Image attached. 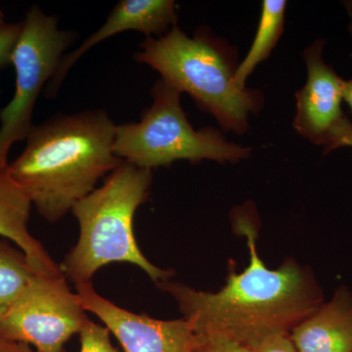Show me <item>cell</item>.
Returning a JSON list of instances; mask_svg holds the SVG:
<instances>
[{
    "mask_svg": "<svg viewBox=\"0 0 352 352\" xmlns=\"http://www.w3.org/2000/svg\"><path fill=\"white\" fill-rule=\"evenodd\" d=\"M89 321L64 273L36 274L0 319V336L25 342L39 352H66L65 344Z\"/></svg>",
    "mask_w": 352,
    "mask_h": 352,
    "instance_id": "7",
    "label": "cell"
},
{
    "mask_svg": "<svg viewBox=\"0 0 352 352\" xmlns=\"http://www.w3.org/2000/svg\"><path fill=\"white\" fill-rule=\"evenodd\" d=\"M177 23L175 2L173 0H122L118 2L109 14L107 20L76 50L65 54L51 78L45 95L52 98L61 87L65 78L88 50L112 38L115 34L127 31L142 32L146 38H161L175 27Z\"/></svg>",
    "mask_w": 352,
    "mask_h": 352,
    "instance_id": "10",
    "label": "cell"
},
{
    "mask_svg": "<svg viewBox=\"0 0 352 352\" xmlns=\"http://www.w3.org/2000/svg\"><path fill=\"white\" fill-rule=\"evenodd\" d=\"M6 25V21H4V14L0 10V29L4 27Z\"/></svg>",
    "mask_w": 352,
    "mask_h": 352,
    "instance_id": "23",
    "label": "cell"
},
{
    "mask_svg": "<svg viewBox=\"0 0 352 352\" xmlns=\"http://www.w3.org/2000/svg\"><path fill=\"white\" fill-rule=\"evenodd\" d=\"M78 335L80 342V352H119L113 346L110 339V331L105 326L89 320Z\"/></svg>",
    "mask_w": 352,
    "mask_h": 352,
    "instance_id": "15",
    "label": "cell"
},
{
    "mask_svg": "<svg viewBox=\"0 0 352 352\" xmlns=\"http://www.w3.org/2000/svg\"><path fill=\"white\" fill-rule=\"evenodd\" d=\"M323 146L324 155L330 154L340 147H352V122L346 115L331 129Z\"/></svg>",
    "mask_w": 352,
    "mask_h": 352,
    "instance_id": "17",
    "label": "cell"
},
{
    "mask_svg": "<svg viewBox=\"0 0 352 352\" xmlns=\"http://www.w3.org/2000/svg\"><path fill=\"white\" fill-rule=\"evenodd\" d=\"M134 59L151 67L180 94H189L223 131L244 134L250 115L263 108L261 91L235 82L237 51L208 29L188 36L175 25L161 38L143 41Z\"/></svg>",
    "mask_w": 352,
    "mask_h": 352,
    "instance_id": "3",
    "label": "cell"
},
{
    "mask_svg": "<svg viewBox=\"0 0 352 352\" xmlns=\"http://www.w3.org/2000/svg\"><path fill=\"white\" fill-rule=\"evenodd\" d=\"M75 286L85 311L100 319L124 352H192L195 333L186 319L159 320L133 314L99 295L92 282Z\"/></svg>",
    "mask_w": 352,
    "mask_h": 352,
    "instance_id": "8",
    "label": "cell"
},
{
    "mask_svg": "<svg viewBox=\"0 0 352 352\" xmlns=\"http://www.w3.org/2000/svg\"><path fill=\"white\" fill-rule=\"evenodd\" d=\"M0 352H39L25 342L6 339L0 336Z\"/></svg>",
    "mask_w": 352,
    "mask_h": 352,
    "instance_id": "20",
    "label": "cell"
},
{
    "mask_svg": "<svg viewBox=\"0 0 352 352\" xmlns=\"http://www.w3.org/2000/svg\"><path fill=\"white\" fill-rule=\"evenodd\" d=\"M247 238L250 263L242 273H229L217 293L197 291L170 280L157 286L173 296L194 333L221 336L250 347L277 333H289L324 303L314 275L295 261L276 270L261 261L256 230L249 220L236 221Z\"/></svg>",
    "mask_w": 352,
    "mask_h": 352,
    "instance_id": "1",
    "label": "cell"
},
{
    "mask_svg": "<svg viewBox=\"0 0 352 352\" xmlns=\"http://www.w3.org/2000/svg\"><path fill=\"white\" fill-rule=\"evenodd\" d=\"M116 126L98 109L55 116L32 126L9 171L44 219H63L122 164L113 150Z\"/></svg>",
    "mask_w": 352,
    "mask_h": 352,
    "instance_id": "2",
    "label": "cell"
},
{
    "mask_svg": "<svg viewBox=\"0 0 352 352\" xmlns=\"http://www.w3.org/2000/svg\"><path fill=\"white\" fill-rule=\"evenodd\" d=\"M152 178L151 170L122 161L101 187L74 206L80 236L59 265L67 279L89 283L104 266L126 263L141 268L157 284L170 280L173 271L148 261L134 236V215L149 196Z\"/></svg>",
    "mask_w": 352,
    "mask_h": 352,
    "instance_id": "4",
    "label": "cell"
},
{
    "mask_svg": "<svg viewBox=\"0 0 352 352\" xmlns=\"http://www.w3.org/2000/svg\"><path fill=\"white\" fill-rule=\"evenodd\" d=\"M286 7L285 0H264L263 2L258 30L251 48L236 69L234 78L239 87H245V82L252 72L268 59L277 45L284 32Z\"/></svg>",
    "mask_w": 352,
    "mask_h": 352,
    "instance_id": "13",
    "label": "cell"
},
{
    "mask_svg": "<svg viewBox=\"0 0 352 352\" xmlns=\"http://www.w3.org/2000/svg\"><path fill=\"white\" fill-rule=\"evenodd\" d=\"M192 352H251L248 347L217 335L196 333Z\"/></svg>",
    "mask_w": 352,
    "mask_h": 352,
    "instance_id": "16",
    "label": "cell"
},
{
    "mask_svg": "<svg viewBox=\"0 0 352 352\" xmlns=\"http://www.w3.org/2000/svg\"><path fill=\"white\" fill-rule=\"evenodd\" d=\"M23 21L15 24H6L0 29V69L11 64L14 48L20 38Z\"/></svg>",
    "mask_w": 352,
    "mask_h": 352,
    "instance_id": "18",
    "label": "cell"
},
{
    "mask_svg": "<svg viewBox=\"0 0 352 352\" xmlns=\"http://www.w3.org/2000/svg\"><path fill=\"white\" fill-rule=\"evenodd\" d=\"M349 34H351V36L352 38V19L351 21V23H349Z\"/></svg>",
    "mask_w": 352,
    "mask_h": 352,
    "instance_id": "24",
    "label": "cell"
},
{
    "mask_svg": "<svg viewBox=\"0 0 352 352\" xmlns=\"http://www.w3.org/2000/svg\"><path fill=\"white\" fill-rule=\"evenodd\" d=\"M36 274L22 250L10 241H0V319L19 300Z\"/></svg>",
    "mask_w": 352,
    "mask_h": 352,
    "instance_id": "14",
    "label": "cell"
},
{
    "mask_svg": "<svg viewBox=\"0 0 352 352\" xmlns=\"http://www.w3.org/2000/svg\"><path fill=\"white\" fill-rule=\"evenodd\" d=\"M251 352H298L289 333H277L248 347Z\"/></svg>",
    "mask_w": 352,
    "mask_h": 352,
    "instance_id": "19",
    "label": "cell"
},
{
    "mask_svg": "<svg viewBox=\"0 0 352 352\" xmlns=\"http://www.w3.org/2000/svg\"><path fill=\"white\" fill-rule=\"evenodd\" d=\"M344 101L352 113V80H344Z\"/></svg>",
    "mask_w": 352,
    "mask_h": 352,
    "instance_id": "21",
    "label": "cell"
},
{
    "mask_svg": "<svg viewBox=\"0 0 352 352\" xmlns=\"http://www.w3.org/2000/svg\"><path fill=\"white\" fill-rule=\"evenodd\" d=\"M298 352H352V294L337 289L332 300L289 333Z\"/></svg>",
    "mask_w": 352,
    "mask_h": 352,
    "instance_id": "11",
    "label": "cell"
},
{
    "mask_svg": "<svg viewBox=\"0 0 352 352\" xmlns=\"http://www.w3.org/2000/svg\"><path fill=\"white\" fill-rule=\"evenodd\" d=\"M75 39V32L60 29L57 18L46 15L38 6H32L25 14L11 58L15 94L0 111V168L9 166L8 154L14 143L25 140L31 132L38 95Z\"/></svg>",
    "mask_w": 352,
    "mask_h": 352,
    "instance_id": "6",
    "label": "cell"
},
{
    "mask_svg": "<svg viewBox=\"0 0 352 352\" xmlns=\"http://www.w3.org/2000/svg\"><path fill=\"white\" fill-rule=\"evenodd\" d=\"M326 41L317 39L303 52L307 69L305 87L296 94L293 126L303 138L324 145L329 132L344 116V80L323 59Z\"/></svg>",
    "mask_w": 352,
    "mask_h": 352,
    "instance_id": "9",
    "label": "cell"
},
{
    "mask_svg": "<svg viewBox=\"0 0 352 352\" xmlns=\"http://www.w3.org/2000/svg\"><path fill=\"white\" fill-rule=\"evenodd\" d=\"M153 103L140 122L116 126L113 154L122 161L151 170L177 161L237 163L252 149L226 140L212 127L195 129L180 102V92L162 78L152 88Z\"/></svg>",
    "mask_w": 352,
    "mask_h": 352,
    "instance_id": "5",
    "label": "cell"
},
{
    "mask_svg": "<svg viewBox=\"0 0 352 352\" xmlns=\"http://www.w3.org/2000/svg\"><path fill=\"white\" fill-rule=\"evenodd\" d=\"M32 201L13 179L9 166L0 168V236L22 250L32 270L41 275L61 274L60 266L28 228Z\"/></svg>",
    "mask_w": 352,
    "mask_h": 352,
    "instance_id": "12",
    "label": "cell"
},
{
    "mask_svg": "<svg viewBox=\"0 0 352 352\" xmlns=\"http://www.w3.org/2000/svg\"><path fill=\"white\" fill-rule=\"evenodd\" d=\"M344 6L346 7L347 13L351 16L352 19V0H349V1H344Z\"/></svg>",
    "mask_w": 352,
    "mask_h": 352,
    "instance_id": "22",
    "label": "cell"
}]
</instances>
